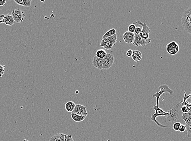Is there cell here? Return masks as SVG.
Listing matches in <instances>:
<instances>
[{
	"label": "cell",
	"mask_w": 191,
	"mask_h": 141,
	"mask_svg": "<svg viewBox=\"0 0 191 141\" xmlns=\"http://www.w3.org/2000/svg\"><path fill=\"white\" fill-rule=\"evenodd\" d=\"M186 130V127L185 125H181L179 127V130L180 132H185Z\"/></svg>",
	"instance_id": "30"
},
{
	"label": "cell",
	"mask_w": 191,
	"mask_h": 141,
	"mask_svg": "<svg viewBox=\"0 0 191 141\" xmlns=\"http://www.w3.org/2000/svg\"><path fill=\"white\" fill-rule=\"evenodd\" d=\"M107 53L105 50L103 49H99L97 50L96 53V56L99 58L103 59L106 56Z\"/></svg>",
	"instance_id": "22"
},
{
	"label": "cell",
	"mask_w": 191,
	"mask_h": 141,
	"mask_svg": "<svg viewBox=\"0 0 191 141\" xmlns=\"http://www.w3.org/2000/svg\"><path fill=\"white\" fill-rule=\"evenodd\" d=\"M115 58L113 55L107 53L106 56L103 59L102 69L107 70L110 69L113 64Z\"/></svg>",
	"instance_id": "7"
},
{
	"label": "cell",
	"mask_w": 191,
	"mask_h": 141,
	"mask_svg": "<svg viewBox=\"0 0 191 141\" xmlns=\"http://www.w3.org/2000/svg\"><path fill=\"white\" fill-rule=\"evenodd\" d=\"M167 51L169 54L174 55L177 53L179 51L178 44L175 42H172L167 44Z\"/></svg>",
	"instance_id": "8"
},
{
	"label": "cell",
	"mask_w": 191,
	"mask_h": 141,
	"mask_svg": "<svg viewBox=\"0 0 191 141\" xmlns=\"http://www.w3.org/2000/svg\"><path fill=\"white\" fill-rule=\"evenodd\" d=\"M133 24H137L142 26V31L141 33L140 34V35L145 41V43L147 45L151 43L152 40L149 38V35L151 32V29L147 26V24L145 23H142L139 20H137L135 23H133Z\"/></svg>",
	"instance_id": "3"
},
{
	"label": "cell",
	"mask_w": 191,
	"mask_h": 141,
	"mask_svg": "<svg viewBox=\"0 0 191 141\" xmlns=\"http://www.w3.org/2000/svg\"></svg>",
	"instance_id": "35"
},
{
	"label": "cell",
	"mask_w": 191,
	"mask_h": 141,
	"mask_svg": "<svg viewBox=\"0 0 191 141\" xmlns=\"http://www.w3.org/2000/svg\"><path fill=\"white\" fill-rule=\"evenodd\" d=\"M181 23L185 32L190 34L191 33V9L190 7L184 10L181 18Z\"/></svg>",
	"instance_id": "1"
},
{
	"label": "cell",
	"mask_w": 191,
	"mask_h": 141,
	"mask_svg": "<svg viewBox=\"0 0 191 141\" xmlns=\"http://www.w3.org/2000/svg\"><path fill=\"white\" fill-rule=\"evenodd\" d=\"M117 38L114 39L113 40L108 42L105 43H104L102 46L104 49L106 50H110L112 49V47L114 45L116 44L117 42Z\"/></svg>",
	"instance_id": "17"
},
{
	"label": "cell",
	"mask_w": 191,
	"mask_h": 141,
	"mask_svg": "<svg viewBox=\"0 0 191 141\" xmlns=\"http://www.w3.org/2000/svg\"><path fill=\"white\" fill-rule=\"evenodd\" d=\"M135 39L133 42V44L134 46H137V47H144L147 45L145 43V41L143 39V38L141 37L140 34H135Z\"/></svg>",
	"instance_id": "11"
},
{
	"label": "cell",
	"mask_w": 191,
	"mask_h": 141,
	"mask_svg": "<svg viewBox=\"0 0 191 141\" xmlns=\"http://www.w3.org/2000/svg\"><path fill=\"white\" fill-rule=\"evenodd\" d=\"M117 38V36L116 34L114 35V36L106 38H105L101 40V43L100 44V46L101 47H102V46L104 44V43L108 42L110 41L113 40L114 39Z\"/></svg>",
	"instance_id": "23"
},
{
	"label": "cell",
	"mask_w": 191,
	"mask_h": 141,
	"mask_svg": "<svg viewBox=\"0 0 191 141\" xmlns=\"http://www.w3.org/2000/svg\"><path fill=\"white\" fill-rule=\"evenodd\" d=\"M72 113L78 115L85 116V117L87 116L88 114V112L86 110V107L80 104L76 105L75 109Z\"/></svg>",
	"instance_id": "9"
},
{
	"label": "cell",
	"mask_w": 191,
	"mask_h": 141,
	"mask_svg": "<svg viewBox=\"0 0 191 141\" xmlns=\"http://www.w3.org/2000/svg\"><path fill=\"white\" fill-rule=\"evenodd\" d=\"M181 111L183 113H185L190 111L191 106L183 105L182 107L180 108Z\"/></svg>",
	"instance_id": "25"
},
{
	"label": "cell",
	"mask_w": 191,
	"mask_h": 141,
	"mask_svg": "<svg viewBox=\"0 0 191 141\" xmlns=\"http://www.w3.org/2000/svg\"><path fill=\"white\" fill-rule=\"evenodd\" d=\"M116 30L115 29H112L109 30L107 32L105 33V34L103 36L101 39L102 40L103 39L105 38L110 37L116 34Z\"/></svg>",
	"instance_id": "21"
},
{
	"label": "cell",
	"mask_w": 191,
	"mask_h": 141,
	"mask_svg": "<svg viewBox=\"0 0 191 141\" xmlns=\"http://www.w3.org/2000/svg\"><path fill=\"white\" fill-rule=\"evenodd\" d=\"M6 0H0V7H4L5 5Z\"/></svg>",
	"instance_id": "34"
},
{
	"label": "cell",
	"mask_w": 191,
	"mask_h": 141,
	"mask_svg": "<svg viewBox=\"0 0 191 141\" xmlns=\"http://www.w3.org/2000/svg\"><path fill=\"white\" fill-rule=\"evenodd\" d=\"M132 59L135 62H138L141 60L142 57V55L141 52L138 51H133V55L132 56Z\"/></svg>",
	"instance_id": "16"
},
{
	"label": "cell",
	"mask_w": 191,
	"mask_h": 141,
	"mask_svg": "<svg viewBox=\"0 0 191 141\" xmlns=\"http://www.w3.org/2000/svg\"><path fill=\"white\" fill-rule=\"evenodd\" d=\"M141 31H142V29L139 27H136L135 29V33L134 34H139L141 33Z\"/></svg>",
	"instance_id": "32"
},
{
	"label": "cell",
	"mask_w": 191,
	"mask_h": 141,
	"mask_svg": "<svg viewBox=\"0 0 191 141\" xmlns=\"http://www.w3.org/2000/svg\"><path fill=\"white\" fill-rule=\"evenodd\" d=\"M181 103H182V101H180L176 105L173 107L172 109L168 111V112H167V115L165 116L168 121L172 123L176 122L178 118V114H179L178 108Z\"/></svg>",
	"instance_id": "2"
},
{
	"label": "cell",
	"mask_w": 191,
	"mask_h": 141,
	"mask_svg": "<svg viewBox=\"0 0 191 141\" xmlns=\"http://www.w3.org/2000/svg\"><path fill=\"white\" fill-rule=\"evenodd\" d=\"M153 109L155 110V113L152 114L151 120L153 121L156 124L157 126L160 127L167 128L168 126L164 125L160 123L159 122L157 121L156 118L158 116H166L167 115V112H165L161 109L159 107H157L156 105H154L153 107Z\"/></svg>",
	"instance_id": "4"
},
{
	"label": "cell",
	"mask_w": 191,
	"mask_h": 141,
	"mask_svg": "<svg viewBox=\"0 0 191 141\" xmlns=\"http://www.w3.org/2000/svg\"><path fill=\"white\" fill-rule=\"evenodd\" d=\"M191 94H189V95H187L186 93V90H185L184 92V97L183 98V101L182 102L181 104L182 105H187V106H191L190 103H188L187 102V99L188 98H190Z\"/></svg>",
	"instance_id": "24"
},
{
	"label": "cell",
	"mask_w": 191,
	"mask_h": 141,
	"mask_svg": "<svg viewBox=\"0 0 191 141\" xmlns=\"http://www.w3.org/2000/svg\"><path fill=\"white\" fill-rule=\"evenodd\" d=\"M159 88L160 89V91L157 92L153 94V97H156L157 98V104L156 106L157 107H159V103L160 96L165 92L169 93L171 96H173L174 93V91L170 89L168 86L165 84H163L160 86Z\"/></svg>",
	"instance_id": "5"
},
{
	"label": "cell",
	"mask_w": 191,
	"mask_h": 141,
	"mask_svg": "<svg viewBox=\"0 0 191 141\" xmlns=\"http://www.w3.org/2000/svg\"><path fill=\"white\" fill-rule=\"evenodd\" d=\"M135 35L134 33L126 32L123 35V38L125 43L128 44H132L135 39Z\"/></svg>",
	"instance_id": "12"
},
{
	"label": "cell",
	"mask_w": 191,
	"mask_h": 141,
	"mask_svg": "<svg viewBox=\"0 0 191 141\" xmlns=\"http://www.w3.org/2000/svg\"><path fill=\"white\" fill-rule=\"evenodd\" d=\"M92 64L93 66L96 69L100 70H102L103 59L99 58L96 56L93 59Z\"/></svg>",
	"instance_id": "13"
},
{
	"label": "cell",
	"mask_w": 191,
	"mask_h": 141,
	"mask_svg": "<svg viewBox=\"0 0 191 141\" xmlns=\"http://www.w3.org/2000/svg\"><path fill=\"white\" fill-rule=\"evenodd\" d=\"M0 17L3 18L2 20H0V24L2 23H3L5 24L6 25L11 26H12L15 22L14 19L11 15H1L0 16Z\"/></svg>",
	"instance_id": "10"
},
{
	"label": "cell",
	"mask_w": 191,
	"mask_h": 141,
	"mask_svg": "<svg viewBox=\"0 0 191 141\" xmlns=\"http://www.w3.org/2000/svg\"><path fill=\"white\" fill-rule=\"evenodd\" d=\"M132 55H133V50L130 49V50H128L126 52V55L128 57H131Z\"/></svg>",
	"instance_id": "33"
},
{
	"label": "cell",
	"mask_w": 191,
	"mask_h": 141,
	"mask_svg": "<svg viewBox=\"0 0 191 141\" xmlns=\"http://www.w3.org/2000/svg\"><path fill=\"white\" fill-rule=\"evenodd\" d=\"M185 126L186 127V130H187V133H188V136L189 138H191V126L185 124Z\"/></svg>",
	"instance_id": "28"
},
{
	"label": "cell",
	"mask_w": 191,
	"mask_h": 141,
	"mask_svg": "<svg viewBox=\"0 0 191 141\" xmlns=\"http://www.w3.org/2000/svg\"><path fill=\"white\" fill-rule=\"evenodd\" d=\"M11 16L14 19L15 22L20 23L23 22L25 14V13L23 11L18 8L13 10L11 12Z\"/></svg>",
	"instance_id": "6"
},
{
	"label": "cell",
	"mask_w": 191,
	"mask_h": 141,
	"mask_svg": "<svg viewBox=\"0 0 191 141\" xmlns=\"http://www.w3.org/2000/svg\"><path fill=\"white\" fill-rule=\"evenodd\" d=\"M181 124H180V123L179 122H176V123H174L173 124V128L174 130H175V131H178L179 130V127H180V125Z\"/></svg>",
	"instance_id": "26"
},
{
	"label": "cell",
	"mask_w": 191,
	"mask_h": 141,
	"mask_svg": "<svg viewBox=\"0 0 191 141\" xmlns=\"http://www.w3.org/2000/svg\"><path fill=\"white\" fill-rule=\"evenodd\" d=\"M14 1L21 6L30 7L31 4V0H14Z\"/></svg>",
	"instance_id": "18"
},
{
	"label": "cell",
	"mask_w": 191,
	"mask_h": 141,
	"mask_svg": "<svg viewBox=\"0 0 191 141\" xmlns=\"http://www.w3.org/2000/svg\"><path fill=\"white\" fill-rule=\"evenodd\" d=\"M136 26L133 24H131V25H129L128 28V32H131V33H135V29L136 28Z\"/></svg>",
	"instance_id": "27"
},
{
	"label": "cell",
	"mask_w": 191,
	"mask_h": 141,
	"mask_svg": "<svg viewBox=\"0 0 191 141\" xmlns=\"http://www.w3.org/2000/svg\"><path fill=\"white\" fill-rule=\"evenodd\" d=\"M181 119H183L185 122V124L191 126V111L182 113L181 116Z\"/></svg>",
	"instance_id": "14"
},
{
	"label": "cell",
	"mask_w": 191,
	"mask_h": 141,
	"mask_svg": "<svg viewBox=\"0 0 191 141\" xmlns=\"http://www.w3.org/2000/svg\"><path fill=\"white\" fill-rule=\"evenodd\" d=\"M65 134L62 133H58L50 138L49 141H65Z\"/></svg>",
	"instance_id": "15"
},
{
	"label": "cell",
	"mask_w": 191,
	"mask_h": 141,
	"mask_svg": "<svg viewBox=\"0 0 191 141\" xmlns=\"http://www.w3.org/2000/svg\"><path fill=\"white\" fill-rule=\"evenodd\" d=\"M71 117L73 121L76 122H80L84 121L85 119V116H81V115H77L75 113H71Z\"/></svg>",
	"instance_id": "20"
},
{
	"label": "cell",
	"mask_w": 191,
	"mask_h": 141,
	"mask_svg": "<svg viewBox=\"0 0 191 141\" xmlns=\"http://www.w3.org/2000/svg\"><path fill=\"white\" fill-rule=\"evenodd\" d=\"M76 104L72 101H69L66 103L65 108L66 110L68 112L72 113L76 107Z\"/></svg>",
	"instance_id": "19"
},
{
	"label": "cell",
	"mask_w": 191,
	"mask_h": 141,
	"mask_svg": "<svg viewBox=\"0 0 191 141\" xmlns=\"http://www.w3.org/2000/svg\"><path fill=\"white\" fill-rule=\"evenodd\" d=\"M5 68V66L0 65V78L2 77L5 72L4 69Z\"/></svg>",
	"instance_id": "29"
},
{
	"label": "cell",
	"mask_w": 191,
	"mask_h": 141,
	"mask_svg": "<svg viewBox=\"0 0 191 141\" xmlns=\"http://www.w3.org/2000/svg\"><path fill=\"white\" fill-rule=\"evenodd\" d=\"M65 141H74L71 135H65Z\"/></svg>",
	"instance_id": "31"
}]
</instances>
